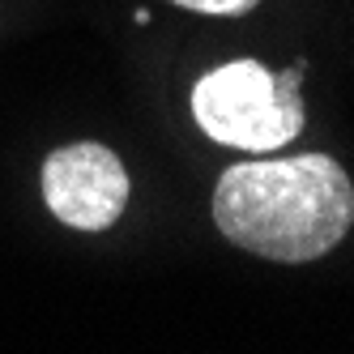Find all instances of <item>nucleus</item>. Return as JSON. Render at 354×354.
Listing matches in <instances>:
<instances>
[{
  "instance_id": "nucleus-1",
  "label": "nucleus",
  "mask_w": 354,
  "mask_h": 354,
  "mask_svg": "<svg viewBox=\"0 0 354 354\" xmlns=\"http://www.w3.org/2000/svg\"><path fill=\"white\" fill-rule=\"evenodd\" d=\"M218 231L277 265L328 257L354 226V184L337 158L295 154L273 162H239L214 188Z\"/></svg>"
},
{
  "instance_id": "nucleus-2",
  "label": "nucleus",
  "mask_w": 354,
  "mask_h": 354,
  "mask_svg": "<svg viewBox=\"0 0 354 354\" xmlns=\"http://www.w3.org/2000/svg\"><path fill=\"white\" fill-rule=\"evenodd\" d=\"M308 60L286 73H269L261 60H231L192 86V115L201 133L218 145L248 154H269L295 141L308 124V103L299 98Z\"/></svg>"
},
{
  "instance_id": "nucleus-3",
  "label": "nucleus",
  "mask_w": 354,
  "mask_h": 354,
  "mask_svg": "<svg viewBox=\"0 0 354 354\" xmlns=\"http://www.w3.org/2000/svg\"><path fill=\"white\" fill-rule=\"evenodd\" d=\"M43 201L73 231H107L129 205V171L98 141L60 145L43 158Z\"/></svg>"
},
{
  "instance_id": "nucleus-4",
  "label": "nucleus",
  "mask_w": 354,
  "mask_h": 354,
  "mask_svg": "<svg viewBox=\"0 0 354 354\" xmlns=\"http://www.w3.org/2000/svg\"><path fill=\"white\" fill-rule=\"evenodd\" d=\"M180 9H192V13H209V17H243L261 5V0H171Z\"/></svg>"
}]
</instances>
